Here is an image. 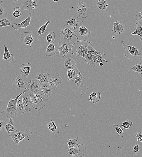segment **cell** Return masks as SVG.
Returning a JSON list of instances; mask_svg holds the SVG:
<instances>
[{"instance_id": "obj_18", "label": "cell", "mask_w": 142, "mask_h": 157, "mask_svg": "<svg viewBox=\"0 0 142 157\" xmlns=\"http://www.w3.org/2000/svg\"><path fill=\"white\" fill-rule=\"evenodd\" d=\"M37 1L36 0H24L22 4L24 9L34 13L38 7Z\"/></svg>"}, {"instance_id": "obj_1", "label": "cell", "mask_w": 142, "mask_h": 157, "mask_svg": "<svg viewBox=\"0 0 142 157\" xmlns=\"http://www.w3.org/2000/svg\"><path fill=\"white\" fill-rule=\"evenodd\" d=\"M94 47L92 44L87 40H79L73 45L72 54L84 58L88 51Z\"/></svg>"}, {"instance_id": "obj_29", "label": "cell", "mask_w": 142, "mask_h": 157, "mask_svg": "<svg viewBox=\"0 0 142 157\" xmlns=\"http://www.w3.org/2000/svg\"><path fill=\"white\" fill-rule=\"evenodd\" d=\"M79 71L76 67L75 68L67 70V74L68 76L67 80H72L74 81L75 77L79 74Z\"/></svg>"}, {"instance_id": "obj_33", "label": "cell", "mask_w": 142, "mask_h": 157, "mask_svg": "<svg viewBox=\"0 0 142 157\" xmlns=\"http://www.w3.org/2000/svg\"><path fill=\"white\" fill-rule=\"evenodd\" d=\"M32 64L29 63L23 64L20 67V72L26 76H28L32 67Z\"/></svg>"}, {"instance_id": "obj_48", "label": "cell", "mask_w": 142, "mask_h": 157, "mask_svg": "<svg viewBox=\"0 0 142 157\" xmlns=\"http://www.w3.org/2000/svg\"><path fill=\"white\" fill-rule=\"evenodd\" d=\"M138 60L140 62V65L142 66V55L139 58Z\"/></svg>"}, {"instance_id": "obj_23", "label": "cell", "mask_w": 142, "mask_h": 157, "mask_svg": "<svg viewBox=\"0 0 142 157\" xmlns=\"http://www.w3.org/2000/svg\"><path fill=\"white\" fill-rule=\"evenodd\" d=\"M22 95L18 98L16 104V109L14 114L15 117H16L21 114L26 112L22 100Z\"/></svg>"}, {"instance_id": "obj_17", "label": "cell", "mask_w": 142, "mask_h": 157, "mask_svg": "<svg viewBox=\"0 0 142 157\" xmlns=\"http://www.w3.org/2000/svg\"><path fill=\"white\" fill-rule=\"evenodd\" d=\"M94 9L100 13L107 14L108 5L104 0H96L94 2Z\"/></svg>"}, {"instance_id": "obj_15", "label": "cell", "mask_w": 142, "mask_h": 157, "mask_svg": "<svg viewBox=\"0 0 142 157\" xmlns=\"http://www.w3.org/2000/svg\"><path fill=\"white\" fill-rule=\"evenodd\" d=\"M26 18V19L20 23H14L12 26V28L16 30H20L21 29L27 28L31 25V21L32 19V14L29 13L27 14Z\"/></svg>"}, {"instance_id": "obj_10", "label": "cell", "mask_w": 142, "mask_h": 157, "mask_svg": "<svg viewBox=\"0 0 142 157\" xmlns=\"http://www.w3.org/2000/svg\"><path fill=\"white\" fill-rule=\"evenodd\" d=\"M83 22L81 18L74 16L65 21L64 26L75 31L79 27L83 26Z\"/></svg>"}, {"instance_id": "obj_20", "label": "cell", "mask_w": 142, "mask_h": 157, "mask_svg": "<svg viewBox=\"0 0 142 157\" xmlns=\"http://www.w3.org/2000/svg\"><path fill=\"white\" fill-rule=\"evenodd\" d=\"M62 79L58 73L50 77L48 81V83L52 89L55 90L58 85L62 83Z\"/></svg>"}, {"instance_id": "obj_5", "label": "cell", "mask_w": 142, "mask_h": 157, "mask_svg": "<svg viewBox=\"0 0 142 157\" xmlns=\"http://www.w3.org/2000/svg\"><path fill=\"white\" fill-rule=\"evenodd\" d=\"M120 43L124 46L125 49V56L131 61H136L138 60L142 54H139V49L136 47L130 46L129 44H126L125 41L121 40Z\"/></svg>"}, {"instance_id": "obj_16", "label": "cell", "mask_w": 142, "mask_h": 157, "mask_svg": "<svg viewBox=\"0 0 142 157\" xmlns=\"http://www.w3.org/2000/svg\"><path fill=\"white\" fill-rule=\"evenodd\" d=\"M41 85L35 79L30 80L28 82V85L26 90H29L31 93L38 94L40 92Z\"/></svg>"}, {"instance_id": "obj_19", "label": "cell", "mask_w": 142, "mask_h": 157, "mask_svg": "<svg viewBox=\"0 0 142 157\" xmlns=\"http://www.w3.org/2000/svg\"><path fill=\"white\" fill-rule=\"evenodd\" d=\"M32 31L25 32L21 36V40L25 46L28 45L32 48L31 44L35 40V38L32 36Z\"/></svg>"}, {"instance_id": "obj_30", "label": "cell", "mask_w": 142, "mask_h": 157, "mask_svg": "<svg viewBox=\"0 0 142 157\" xmlns=\"http://www.w3.org/2000/svg\"><path fill=\"white\" fill-rule=\"evenodd\" d=\"M101 93L99 92H94L91 93L88 99L94 104H96L100 101Z\"/></svg>"}, {"instance_id": "obj_22", "label": "cell", "mask_w": 142, "mask_h": 157, "mask_svg": "<svg viewBox=\"0 0 142 157\" xmlns=\"http://www.w3.org/2000/svg\"><path fill=\"white\" fill-rule=\"evenodd\" d=\"M52 92V89L48 83L41 85L40 92L42 95L49 97L51 95Z\"/></svg>"}, {"instance_id": "obj_24", "label": "cell", "mask_w": 142, "mask_h": 157, "mask_svg": "<svg viewBox=\"0 0 142 157\" xmlns=\"http://www.w3.org/2000/svg\"><path fill=\"white\" fill-rule=\"evenodd\" d=\"M64 65L67 70L75 68L77 65V62L74 60L72 55L68 56L65 60Z\"/></svg>"}, {"instance_id": "obj_52", "label": "cell", "mask_w": 142, "mask_h": 157, "mask_svg": "<svg viewBox=\"0 0 142 157\" xmlns=\"http://www.w3.org/2000/svg\"><path fill=\"white\" fill-rule=\"evenodd\" d=\"M17 1H13L15 2V3H16V2Z\"/></svg>"}, {"instance_id": "obj_4", "label": "cell", "mask_w": 142, "mask_h": 157, "mask_svg": "<svg viewBox=\"0 0 142 157\" xmlns=\"http://www.w3.org/2000/svg\"><path fill=\"white\" fill-rule=\"evenodd\" d=\"M30 97V106L36 110H40L44 108L48 99L42 95L29 93Z\"/></svg>"}, {"instance_id": "obj_55", "label": "cell", "mask_w": 142, "mask_h": 157, "mask_svg": "<svg viewBox=\"0 0 142 157\" xmlns=\"http://www.w3.org/2000/svg\"></svg>"}, {"instance_id": "obj_32", "label": "cell", "mask_w": 142, "mask_h": 157, "mask_svg": "<svg viewBox=\"0 0 142 157\" xmlns=\"http://www.w3.org/2000/svg\"><path fill=\"white\" fill-rule=\"evenodd\" d=\"M23 102L25 109L26 113L28 114L31 112V110L30 107L29 97L24 95L23 94L22 95Z\"/></svg>"}, {"instance_id": "obj_31", "label": "cell", "mask_w": 142, "mask_h": 157, "mask_svg": "<svg viewBox=\"0 0 142 157\" xmlns=\"http://www.w3.org/2000/svg\"><path fill=\"white\" fill-rule=\"evenodd\" d=\"M82 141V139L80 137L68 139L66 141L68 145L67 148H69L75 147V146L79 145Z\"/></svg>"}, {"instance_id": "obj_7", "label": "cell", "mask_w": 142, "mask_h": 157, "mask_svg": "<svg viewBox=\"0 0 142 157\" xmlns=\"http://www.w3.org/2000/svg\"><path fill=\"white\" fill-rule=\"evenodd\" d=\"M72 46L73 45L69 43L60 42L56 48L57 56L62 59L66 55L72 53Z\"/></svg>"}, {"instance_id": "obj_43", "label": "cell", "mask_w": 142, "mask_h": 157, "mask_svg": "<svg viewBox=\"0 0 142 157\" xmlns=\"http://www.w3.org/2000/svg\"><path fill=\"white\" fill-rule=\"evenodd\" d=\"M133 71L138 72L139 74L142 75V66L138 64L131 68Z\"/></svg>"}, {"instance_id": "obj_35", "label": "cell", "mask_w": 142, "mask_h": 157, "mask_svg": "<svg viewBox=\"0 0 142 157\" xmlns=\"http://www.w3.org/2000/svg\"><path fill=\"white\" fill-rule=\"evenodd\" d=\"M4 127L9 134L10 132L14 131L16 132L17 131L15 129L13 125L8 121H4Z\"/></svg>"}, {"instance_id": "obj_34", "label": "cell", "mask_w": 142, "mask_h": 157, "mask_svg": "<svg viewBox=\"0 0 142 157\" xmlns=\"http://www.w3.org/2000/svg\"><path fill=\"white\" fill-rule=\"evenodd\" d=\"M136 30L134 32L131 33V35H138L140 36V39L142 41V23L138 22L136 23Z\"/></svg>"}, {"instance_id": "obj_39", "label": "cell", "mask_w": 142, "mask_h": 157, "mask_svg": "<svg viewBox=\"0 0 142 157\" xmlns=\"http://www.w3.org/2000/svg\"><path fill=\"white\" fill-rule=\"evenodd\" d=\"M50 23L49 21H48L43 26L40 27L38 31V36H40L45 33L46 30V28L48 24Z\"/></svg>"}, {"instance_id": "obj_42", "label": "cell", "mask_w": 142, "mask_h": 157, "mask_svg": "<svg viewBox=\"0 0 142 157\" xmlns=\"http://www.w3.org/2000/svg\"><path fill=\"white\" fill-rule=\"evenodd\" d=\"M6 7V6L0 4V18L2 17L7 14Z\"/></svg>"}, {"instance_id": "obj_3", "label": "cell", "mask_w": 142, "mask_h": 157, "mask_svg": "<svg viewBox=\"0 0 142 157\" xmlns=\"http://www.w3.org/2000/svg\"><path fill=\"white\" fill-rule=\"evenodd\" d=\"M27 91L26 90H24L19 95H17L14 99H12L11 97V100L9 102L8 104L6 105V108L1 112L3 117L9 119L10 122L13 125L14 124V121L13 119L11 117V115L12 114L14 115L16 111V104L18 98Z\"/></svg>"}, {"instance_id": "obj_50", "label": "cell", "mask_w": 142, "mask_h": 157, "mask_svg": "<svg viewBox=\"0 0 142 157\" xmlns=\"http://www.w3.org/2000/svg\"><path fill=\"white\" fill-rule=\"evenodd\" d=\"M71 157H84L83 156H75Z\"/></svg>"}, {"instance_id": "obj_11", "label": "cell", "mask_w": 142, "mask_h": 157, "mask_svg": "<svg viewBox=\"0 0 142 157\" xmlns=\"http://www.w3.org/2000/svg\"><path fill=\"white\" fill-rule=\"evenodd\" d=\"M75 33L76 38L79 40H88L91 31L85 26H82L78 28Z\"/></svg>"}, {"instance_id": "obj_40", "label": "cell", "mask_w": 142, "mask_h": 157, "mask_svg": "<svg viewBox=\"0 0 142 157\" xmlns=\"http://www.w3.org/2000/svg\"><path fill=\"white\" fill-rule=\"evenodd\" d=\"M113 128L117 132L118 136L121 137H123L124 134V130L119 127L118 125L114 124Z\"/></svg>"}, {"instance_id": "obj_36", "label": "cell", "mask_w": 142, "mask_h": 157, "mask_svg": "<svg viewBox=\"0 0 142 157\" xmlns=\"http://www.w3.org/2000/svg\"><path fill=\"white\" fill-rule=\"evenodd\" d=\"M12 23L11 20L7 17L0 18V28L11 26Z\"/></svg>"}, {"instance_id": "obj_46", "label": "cell", "mask_w": 142, "mask_h": 157, "mask_svg": "<svg viewBox=\"0 0 142 157\" xmlns=\"http://www.w3.org/2000/svg\"><path fill=\"white\" fill-rule=\"evenodd\" d=\"M136 19L137 22H139V21L142 19V11L141 12L138 13L136 16Z\"/></svg>"}, {"instance_id": "obj_45", "label": "cell", "mask_w": 142, "mask_h": 157, "mask_svg": "<svg viewBox=\"0 0 142 157\" xmlns=\"http://www.w3.org/2000/svg\"><path fill=\"white\" fill-rule=\"evenodd\" d=\"M134 135L137 138V142H142V132H138L134 134Z\"/></svg>"}, {"instance_id": "obj_38", "label": "cell", "mask_w": 142, "mask_h": 157, "mask_svg": "<svg viewBox=\"0 0 142 157\" xmlns=\"http://www.w3.org/2000/svg\"><path fill=\"white\" fill-rule=\"evenodd\" d=\"M55 34L52 31L49 33L46 37V41L48 43H54L55 41Z\"/></svg>"}, {"instance_id": "obj_21", "label": "cell", "mask_w": 142, "mask_h": 157, "mask_svg": "<svg viewBox=\"0 0 142 157\" xmlns=\"http://www.w3.org/2000/svg\"><path fill=\"white\" fill-rule=\"evenodd\" d=\"M49 74L45 71L40 70L38 71L35 77L36 80L41 85L48 83Z\"/></svg>"}, {"instance_id": "obj_6", "label": "cell", "mask_w": 142, "mask_h": 157, "mask_svg": "<svg viewBox=\"0 0 142 157\" xmlns=\"http://www.w3.org/2000/svg\"><path fill=\"white\" fill-rule=\"evenodd\" d=\"M28 77L25 75H15L13 78V87L18 90H27L28 82L27 80Z\"/></svg>"}, {"instance_id": "obj_47", "label": "cell", "mask_w": 142, "mask_h": 157, "mask_svg": "<svg viewBox=\"0 0 142 157\" xmlns=\"http://www.w3.org/2000/svg\"><path fill=\"white\" fill-rule=\"evenodd\" d=\"M4 121L3 120H0V131H1L4 127Z\"/></svg>"}, {"instance_id": "obj_51", "label": "cell", "mask_w": 142, "mask_h": 157, "mask_svg": "<svg viewBox=\"0 0 142 157\" xmlns=\"http://www.w3.org/2000/svg\"><path fill=\"white\" fill-rule=\"evenodd\" d=\"M54 1L55 2H58L59 1V0H58V1H54V0H53V1Z\"/></svg>"}, {"instance_id": "obj_41", "label": "cell", "mask_w": 142, "mask_h": 157, "mask_svg": "<svg viewBox=\"0 0 142 157\" xmlns=\"http://www.w3.org/2000/svg\"><path fill=\"white\" fill-rule=\"evenodd\" d=\"M133 123L129 119H127L122 123L120 127H123L126 129H129L132 126Z\"/></svg>"}, {"instance_id": "obj_8", "label": "cell", "mask_w": 142, "mask_h": 157, "mask_svg": "<svg viewBox=\"0 0 142 157\" xmlns=\"http://www.w3.org/2000/svg\"><path fill=\"white\" fill-rule=\"evenodd\" d=\"M33 134V132L30 131L22 130L19 131H17L14 134H9V136L11 137L12 140L14 142L13 145L17 144L18 145L20 142L24 140L26 138L29 139L30 136Z\"/></svg>"}, {"instance_id": "obj_37", "label": "cell", "mask_w": 142, "mask_h": 157, "mask_svg": "<svg viewBox=\"0 0 142 157\" xmlns=\"http://www.w3.org/2000/svg\"><path fill=\"white\" fill-rule=\"evenodd\" d=\"M22 12L21 8L19 7H16L14 9L13 15L16 18L18 19L21 16Z\"/></svg>"}, {"instance_id": "obj_9", "label": "cell", "mask_w": 142, "mask_h": 157, "mask_svg": "<svg viewBox=\"0 0 142 157\" xmlns=\"http://www.w3.org/2000/svg\"><path fill=\"white\" fill-rule=\"evenodd\" d=\"M74 31L64 26L60 30L59 37L62 42L66 43H72L74 38L75 37Z\"/></svg>"}, {"instance_id": "obj_44", "label": "cell", "mask_w": 142, "mask_h": 157, "mask_svg": "<svg viewBox=\"0 0 142 157\" xmlns=\"http://www.w3.org/2000/svg\"><path fill=\"white\" fill-rule=\"evenodd\" d=\"M133 154L137 155L139 152V147L138 144H137L131 149Z\"/></svg>"}, {"instance_id": "obj_26", "label": "cell", "mask_w": 142, "mask_h": 157, "mask_svg": "<svg viewBox=\"0 0 142 157\" xmlns=\"http://www.w3.org/2000/svg\"><path fill=\"white\" fill-rule=\"evenodd\" d=\"M4 46L5 50L4 56L2 59L5 60L7 63H11L14 61L15 59L13 54L10 53L8 48L5 45H4Z\"/></svg>"}, {"instance_id": "obj_25", "label": "cell", "mask_w": 142, "mask_h": 157, "mask_svg": "<svg viewBox=\"0 0 142 157\" xmlns=\"http://www.w3.org/2000/svg\"><path fill=\"white\" fill-rule=\"evenodd\" d=\"M47 127L50 130V133L53 135H55L59 133L60 132L56 125L54 121L51 120L48 121L46 123Z\"/></svg>"}, {"instance_id": "obj_14", "label": "cell", "mask_w": 142, "mask_h": 157, "mask_svg": "<svg viewBox=\"0 0 142 157\" xmlns=\"http://www.w3.org/2000/svg\"><path fill=\"white\" fill-rule=\"evenodd\" d=\"M87 150L83 144H80L77 147L69 148L68 154L74 156H84Z\"/></svg>"}, {"instance_id": "obj_13", "label": "cell", "mask_w": 142, "mask_h": 157, "mask_svg": "<svg viewBox=\"0 0 142 157\" xmlns=\"http://www.w3.org/2000/svg\"><path fill=\"white\" fill-rule=\"evenodd\" d=\"M125 28L120 21H116L114 25L111 34L113 37L119 38L123 36L125 33Z\"/></svg>"}, {"instance_id": "obj_2", "label": "cell", "mask_w": 142, "mask_h": 157, "mask_svg": "<svg viewBox=\"0 0 142 157\" xmlns=\"http://www.w3.org/2000/svg\"><path fill=\"white\" fill-rule=\"evenodd\" d=\"M84 58L87 64L93 67L99 65L100 63H107L108 62L103 58L99 52L94 49V47L88 51Z\"/></svg>"}, {"instance_id": "obj_12", "label": "cell", "mask_w": 142, "mask_h": 157, "mask_svg": "<svg viewBox=\"0 0 142 157\" xmlns=\"http://www.w3.org/2000/svg\"><path fill=\"white\" fill-rule=\"evenodd\" d=\"M89 6L83 1L79 2L77 4L76 10L80 18H86L89 12Z\"/></svg>"}, {"instance_id": "obj_27", "label": "cell", "mask_w": 142, "mask_h": 157, "mask_svg": "<svg viewBox=\"0 0 142 157\" xmlns=\"http://www.w3.org/2000/svg\"><path fill=\"white\" fill-rule=\"evenodd\" d=\"M56 53V49L54 43L49 44L46 50L45 55L46 57H53Z\"/></svg>"}, {"instance_id": "obj_53", "label": "cell", "mask_w": 142, "mask_h": 157, "mask_svg": "<svg viewBox=\"0 0 142 157\" xmlns=\"http://www.w3.org/2000/svg\"><path fill=\"white\" fill-rule=\"evenodd\" d=\"M1 101L0 100V103H1Z\"/></svg>"}, {"instance_id": "obj_49", "label": "cell", "mask_w": 142, "mask_h": 157, "mask_svg": "<svg viewBox=\"0 0 142 157\" xmlns=\"http://www.w3.org/2000/svg\"><path fill=\"white\" fill-rule=\"evenodd\" d=\"M99 65L100 67H103L104 66V63H100Z\"/></svg>"}, {"instance_id": "obj_28", "label": "cell", "mask_w": 142, "mask_h": 157, "mask_svg": "<svg viewBox=\"0 0 142 157\" xmlns=\"http://www.w3.org/2000/svg\"><path fill=\"white\" fill-rule=\"evenodd\" d=\"M85 78L79 71V74L75 77L74 82L78 88H82L84 86Z\"/></svg>"}, {"instance_id": "obj_54", "label": "cell", "mask_w": 142, "mask_h": 157, "mask_svg": "<svg viewBox=\"0 0 142 157\" xmlns=\"http://www.w3.org/2000/svg\"><path fill=\"white\" fill-rule=\"evenodd\" d=\"M12 157H15V156H13Z\"/></svg>"}]
</instances>
